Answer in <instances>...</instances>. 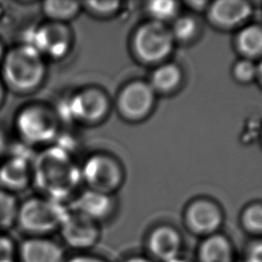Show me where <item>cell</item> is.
Listing matches in <instances>:
<instances>
[{
	"instance_id": "obj_32",
	"label": "cell",
	"mask_w": 262,
	"mask_h": 262,
	"mask_svg": "<svg viewBox=\"0 0 262 262\" xmlns=\"http://www.w3.org/2000/svg\"><path fill=\"white\" fill-rule=\"evenodd\" d=\"M5 53H6V50L4 49L3 47V44L0 42V66H1V62L5 56Z\"/></svg>"
},
{
	"instance_id": "obj_18",
	"label": "cell",
	"mask_w": 262,
	"mask_h": 262,
	"mask_svg": "<svg viewBox=\"0 0 262 262\" xmlns=\"http://www.w3.org/2000/svg\"><path fill=\"white\" fill-rule=\"evenodd\" d=\"M81 9L82 4L76 1H44L41 6L43 14L49 21L61 24L75 18Z\"/></svg>"
},
{
	"instance_id": "obj_31",
	"label": "cell",
	"mask_w": 262,
	"mask_h": 262,
	"mask_svg": "<svg viewBox=\"0 0 262 262\" xmlns=\"http://www.w3.org/2000/svg\"><path fill=\"white\" fill-rule=\"evenodd\" d=\"M5 91H6V88L0 78V107L1 105L3 104V101H4V98H5Z\"/></svg>"
},
{
	"instance_id": "obj_11",
	"label": "cell",
	"mask_w": 262,
	"mask_h": 262,
	"mask_svg": "<svg viewBox=\"0 0 262 262\" xmlns=\"http://www.w3.org/2000/svg\"><path fill=\"white\" fill-rule=\"evenodd\" d=\"M66 248L51 236H26L18 243V262H66Z\"/></svg>"
},
{
	"instance_id": "obj_28",
	"label": "cell",
	"mask_w": 262,
	"mask_h": 262,
	"mask_svg": "<svg viewBox=\"0 0 262 262\" xmlns=\"http://www.w3.org/2000/svg\"><path fill=\"white\" fill-rule=\"evenodd\" d=\"M235 76L243 81H248L254 77L256 73L255 66L249 60H242L236 63L234 68Z\"/></svg>"
},
{
	"instance_id": "obj_24",
	"label": "cell",
	"mask_w": 262,
	"mask_h": 262,
	"mask_svg": "<svg viewBox=\"0 0 262 262\" xmlns=\"http://www.w3.org/2000/svg\"><path fill=\"white\" fill-rule=\"evenodd\" d=\"M243 225L253 234H262V206L255 205L248 208L243 215Z\"/></svg>"
},
{
	"instance_id": "obj_20",
	"label": "cell",
	"mask_w": 262,
	"mask_h": 262,
	"mask_svg": "<svg viewBox=\"0 0 262 262\" xmlns=\"http://www.w3.org/2000/svg\"><path fill=\"white\" fill-rule=\"evenodd\" d=\"M179 78L180 73L175 66L165 64L155 70L151 74L149 85L152 90L168 91L177 85Z\"/></svg>"
},
{
	"instance_id": "obj_6",
	"label": "cell",
	"mask_w": 262,
	"mask_h": 262,
	"mask_svg": "<svg viewBox=\"0 0 262 262\" xmlns=\"http://www.w3.org/2000/svg\"><path fill=\"white\" fill-rule=\"evenodd\" d=\"M81 181L88 189L113 194L124 180V171L117 159L107 154H94L80 168Z\"/></svg>"
},
{
	"instance_id": "obj_22",
	"label": "cell",
	"mask_w": 262,
	"mask_h": 262,
	"mask_svg": "<svg viewBox=\"0 0 262 262\" xmlns=\"http://www.w3.org/2000/svg\"><path fill=\"white\" fill-rule=\"evenodd\" d=\"M82 8L95 17L106 18L116 15L121 7L119 1H85L82 2Z\"/></svg>"
},
{
	"instance_id": "obj_2",
	"label": "cell",
	"mask_w": 262,
	"mask_h": 262,
	"mask_svg": "<svg viewBox=\"0 0 262 262\" xmlns=\"http://www.w3.org/2000/svg\"><path fill=\"white\" fill-rule=\"evenodd\" d=\"M45 58L24 43L6 51L1 62V80L6 89L18 94L38 90L46 78Z\"/></svg>"
},
{
	"instance_id": "obj_34",
	"label": "cell",
	"mask_w": 262,
	"mask_h": 262,
	"mask_svg": "<svg viewBox=\"0 0 262 262\" xmlns=\"http://www.w3.org/2000/svg\"><path fill=\"white\" fill-rule=\"evenodd\" d=\"M3 147H4V140L0 134V151L3 149Z\"/></svg>"
},
{
	"instance_id": "obj_26",
	"label": "cell",
	"mask_w": 262,
	"mask_h": 262,
	"mask_svg": "<svg viewBox=\"0 0 262 262\" xmlns=\"http://www.w3.org/2000/svg\"><path fill=\"white\" fill-rule=\"evenodd\" d=\"M195 29H196L195 21L191 17L183 16L175 23L173 27V33L177 38L181 40H186V39H189L194 34Z\"/></svg>"
},
{
	"instance_id": "obj_14",
	"label": "cell",
	"mask_w": 262,
	"mask_h": 262,
	"mask_svg": "<svg viewBox=\"0 0 262 262\" xmlns=\"http://www.w3.org/2000/svg\"><path fill=\"white\" fill-rule=\"evenodd\" d=\"M33 180V165L23 155H12L0 165V188L9 192L26 189Z\"/></svg>"
},
{
	"instance_id": "obj_33",
	"label": "cell",
	"mask_w": 262,
	"mask_h": 262,
	"mask_svg": "<svg viewBox=\"0 0 262 262\" xmlns=\"http://www.w3.org/2000/svg\"><path fill=\"white\" fill-rule=\"evenodd\" d=\"M169 262H190V261L187 260L186 258H183V257L180 255V256L174 258L173 260H171V261H169Z\"/></svg>"
},
{
	"instance_id": "obj_15",
	"label": "cell",
	"mask_w": 262,
	"mask_h": 262,
	"mask_svg": "<svg viewBox=\"0 0 262 262\" xmlns=\"http://www.w3.org/2000/svg\"><path fill=\"white\" fill-rule=\"evenodd\" d=\"M186 222L192 232L206 237L216 233L221 225L222 217L215 205L209 202H196L189 207Z\"/></svg>"
},
{
	"instance_id": "obj_4",
	"label": "cell",
	"mask_w": 262,
	"mask_h": 262,
	"mask_svg": "<svg viewBox=\"0 0 262 262\" xmlns=\"http://www.w3.org/2000/svg\"><path fill=\"white\" fill-rule=\"evenodd\" d=\"M15 129L27 144L49 143L58 133L57 115L42 104L26 105L15 117Z\"/></svg>"
},
{
	"instance_id": "obj_13",
	"label": "cell",
	"mask_w": 262,
	"mask_h": 262,
	"mask_svg": "<svg viewBox=\"0 0 262 262\" xmlns=\"http://www.w3.org/2000/svg\"><path fill=\"white\" fill-rule=\"evenodd\" d=\"M69 209L100 224L112 217L116 202L113 194L86 188L72 201Z\"/></svg>"
},
{
	"instance_id": "obj_12",
	"label": "cell",
	"mask_w": 262,
	"mask_h": 262,
	"mask_svg": "<svg viewBox=\"0 0 262 262\" xmlns=\"http://www.w3.org/2000/svg\"><path fill=\"white\" fill-rule=\"evenodd\" d=\"M145 249L146 255L156 262H169L181 255L182 238L175 228L159 226L147 235Z\"/></svg>"
},
{
	"instance_id": "obj_8",
	"label": "cell",
	"mask_w": 262,
	"mask_h": 262,
	"mask_svg": "<svg viewBox=\"0 0 262 262\" xmlns=\"http://www.w3.org/2000/svg\"><path fill=\"white\" fill-rule=\"evenodd\" d=\"M172 48L171 33L159 21L140 26L132 39L136 57L145 62H156L169 54Z\"/></svg>"
},
{
	"instance_id": "obj_19",
	"label": "cell",
	"mask_w": 262,
	"mask_h": 262,
	"mask_svg": "<svg viewBox=\"0 0 262 262\" xmlns=\"http://www.w3.org/2000/svg\"><path fill=\"white\" fill-rule=\"evenodd\" d=\"M19 205L14 193L0 188V232L16 225Z\"/></svg>"
},
{
	"instance_id": "obj_35",
	"label": "cell",
	"mask_w": 262,
	"mask_h": 262,
	"mask_svg": "<svg viewBox=\"0 0 262 262\" xmlns=\"http://www.w3.org/2000/svg\"><path fill=\"white\" fill-rule=\"evenodd\" d=\"M259 71H260V75H261V77H262V62H261L260 67H259Z\"/></svg>"
},
{
	"instance_id": "obj_9",
	"label": "cell",
	"mask_w": 262,
	"mask_h": 262,
	"mask_svg": "<svg viewBox=\"0 0 262 262\" xmlns=\"http://www.w3.org/2000/svg\"><path fill=\"white\" fill-rule=\"evenodd\" d=\"M44 58L60 59L71 50L73 33L67 24L47 21L31 33L30 42Z\"/></svg>"
},
{
	"instance_id": "obj_17",
	"label": "cell",
	"mask_w": 262,
	"mask_h": 262,
	"mask_svg": "<svg viewBox=\"0 0 262 262\" xmlns=\"http://www.w3.org/2000/svg\"><path fill=\"white\" fill-rule=\"evenodd\" d=\"M250 12L251 7L247 2L235 0H220L211 8L212 18L222 26L236 25L247 18Z\"/></svg>"
},
{
	"instance_id": "obj_16",
	"label": "cell",
	"mask_w": 262,
	"mask_h": 262,
	"mask_svg": "<svg viewBox=\"0 0 262 262\" xmlns=\"http://www.w3.org/2000/svg\"><path fill=\"white\" fill-rule=\"evenodd\" d=\"M195 259L196 262H236L232 244L219 233L204 237L198 247Z\"/></svg>"
},
{
	"instance_id": "obj_7",
	"label": "cell",
	"mask_w": 262,
	"mask_h": 262,
	"mask_svg": "<svg viewBox=\"0 0 262 262\" xmlns=\"http://www.w3.org/2000/svg\"><path fill=\"white\" fill-rule=\"evenodd\" d=\"M58 232L63 247L73 253L92 252L101 237L100 224L74 211L69 212Z\"/></svg>"
},
{
	"instance_id": "obj_25",
	"label": "cell",
	"mask_w": 262,
	"mask_h": 262,
	"mask_svg": "<svg viewBox=\"0 0 262 262\" xmlns=\"http://www.w3.org/2000/svg\"><path fill=\"white\" fill-rule=\"evenodd\" d=\"M0 262H18V244L6 232H0Z\"/></svg>"
},
{
	"instance_id": "obj_30",
	"label": "cell",
	"mask_w": 262,
	"mask_h": 262,
	"mask_svg": "<svg viewBox=\"0 0 262 262\" xmlns=\"http://www.w3.org/2000/svg\"><path fill=\"white\" fill-rule=\"evenodd\" d=\"M120 262H156L150 257H148L146 254H129L126 257H124Z\"/></svg>"
},
{
	"instance_id": "obj_21",
	"label": "cell",
	"mask_w": 262,
	"mask_h": 262,
	"mask_svg": "<svg viewBox=\"0 0 262 262\" xmlns=\"http://www.w3.org/2000/svg\"><path fill=\"white\" fill-rule=\"evenodd\" d=\"M239 49L247 55H257L262 52V29L252 26L243 30L237 39Z\"/></svg>"
},
{
	"instance_id": "obj_10",
	"label": "cell",
	"mask_w": 262,
	"mask_h": 262,
	"mask_svg": "<svg viewBox=\"0 0 262 262\" xmlns=\"http://www.w3.org/2000/svg\"><path fill=\"white\" fill-rule=\"evenodd\" d=\"M154 104V90L148 83L133 81L125 85L116 98L118 114L127 121L144 118Z\"/></svg>"
},
{
	"instance_id": "obj_5",
	"label": "cell",
	"mask_w": 262,
	"mask_h": 262,
	"mask_svg": "<svg viewBox=\"0 0 262 262\" xmlns=\"http://www.w3.org/2000/svg\"><path fill=\"white\" fill-rule=\"evenodd\" d=\"M111 110L107 94L96 87L83 88L63 103L67 119L83 125H96L105 120Z\"/></svg>"
},
{
	"instance_id": "obj_27",
	"label": "cell",
	"mask_w": 262,
	"mask_h": 262,
	"mask_svg": "<svg viewBox=\"0 0 262 262\" xmlns=\"http://www.w3.org/2000/svg\"><path fill=\"white\" fill-rule=\"evenodd\" d=\"M66 262H111L105 257L93 252L73 253L68 256Z\"/></svg>"
},
{
	"instance_id": "obj_23",
	"label": "cell",
	"mask_w": 262,
	"mask_h": 262,
	"mask_svg": "<svg viewBox=\"0 0 262 262\" xmlns=\"http://www.w3.org/2000/svg\"><path fill=\"white\" fill-rule=\"evenodd\" d=\"M147 10L156 21L161 23L162 20L169 19L176 13L177 3L168 0L151 1L147 4Z\"/></svg>"
},
{
	"instance_id": "obj_3",
	"label": "cell",
	"mask_w": 262,
	"mask_h": 262,
	"mask_svg": "<svg viewBox=\"0 0 262 262\" xmlns=\"http://www.w3.org/2000/svg\"><path fill=\"white\" fill-rule=\"evenodd\" d=\"M70 209L47 196H34L19 205L16 225L27 236H50L58 231Z\"/></svg>"
},
{
	"instance_id": "obj_29",
	"label": "cell",
	"mask_w": 262,
	"mask_h": 262,
	"mask_svg": "<svg viewBox=\"0 0 262 262\" xmlns=\"http://www.w3.org/2000/svg\"><path fill=\"white\" fill-rule=\"evenodd\" d=\"M243 262H262V241L254 242L247 248Z\"/></svg>"
},
{
	"instance_id": "obj_1",
	"label": "cell",
	"mask_w": 262,
	"mask_h": 262,
	"mask_svg": "<svg viewBox=\"0 0 262 262\" xmlns=\"http://www.w3.org/2000/svg\"><path fill=\"white\" fill-rule=\"evenodd\" d=\"M33 180L45 196L61 202L81 181L80 168L61 146L43 150L33 164Z\"/></svg>"
}]
</instances>
